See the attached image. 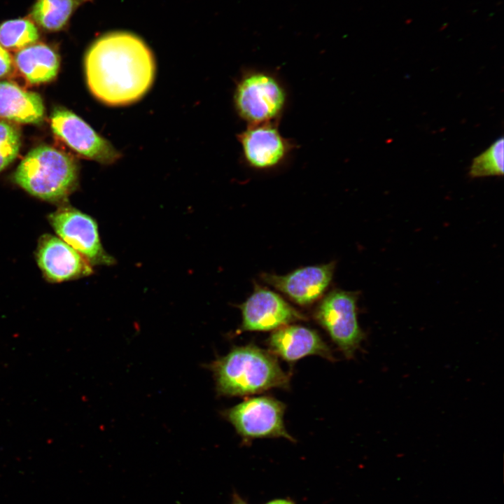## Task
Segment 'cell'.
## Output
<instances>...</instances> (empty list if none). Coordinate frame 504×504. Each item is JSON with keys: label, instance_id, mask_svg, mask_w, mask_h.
<instances>
[{"label": "cell", "instance_id": "cell-1", "mask_svg": "<svg viewBox=\"0 0 504 504\" xmlns=\"http://www.w3.org/2000/svg\"><path fill=\"white\" fill-rule=\"evenodd\" d=\"M85 71L89 89L98 100L125 106L140 99L150 88L155 63L142 39L118 31L92 43L85 54Z\"/></svg>", "mask_w": 504, "mask_h": 504}, {"label": "cell", "instance_id": "cell-2", "mask_svg": "<svg viewBox=\"0 0 504 504\" xmlns=\"http://www.w3.org/2000/svg\"><path fill=\"white\" fill-rule=\"evenodd\" d=\"M207 368L213 373L219 396H245L290 386V375L277 357L252 344L232 347Z\"/></svg>", "mask_w": 504, "mask_h": 504}, {"label": "cell", "instance_id": "cell-3", "mask_svg": "<svg viewBox=\"0 0 504 504\" xmlns=\"http://www.w3.org/2000/svg\"><path fill=\"white\" fill-rule=\"evenodd\" d=\"M78 170L67 154L43 146L32 149L14 173L15 182L30 195L61 203L76 189Z\"/></svg>", "mask_w": 504, "mask_h": 504}, {"label": "cell", "instance_id": "cell-4", "mask_svg": "<svg viewBox=\"0 0 504 504\" xmlns=\"http://www.w3.org/2000/svg\"><path fill=\"white\" fill-rule=\"evenodd\" d=\"M358 292L334 289L318 303L314 317L346 358H352L365 337L358 321Z\"/></svg>", "mask_w": 504, "mask_h": 504}, {"label": "cell", "instance_id": "cell-5", "mask_svg": "<svg viewBox=\"0 0 504 504\" xmlns=\"http://www.w3.org/2000/svg\"><path fill=\"white\" fill-rule=\"evenodd\" d=\"M286 101L285 89L278 78L261 71L243 74L234 94L235 108L249 125L268 122L278 118Z\"/></svg>", "mask_w": 504, "mask_h": 504}, {"label": "cell", "instance_id": "cell-6", "mask_svg": "<svg viewBox=\"0 0 504 504\" xmlns=\"http://www.w3.org/2000/svg\"><path fill=\"white\" fill-rule=\"evenodd\" d=\"M285 410L286 405L281 401L270 396H260L225 410L222 415L245 442L276 438L295 442L284 424Z\"/></svg>", "mask_w": 504, "mask_h": 504}, {"label": "cell", "instance_id": "cell-7", "mask_svg": "<svg viewBox=\"0 0 504 504\" xmlns=\"http://www.w3.org/2000/svg\"><path fill=\"white\" fill-rule=\"evenodd\" d=\"M55 232L64 242L92 265H111L113 258L103 248L95 220L68 206L58 208L48 216Z\"/></svg>", "mask_w": 504, "mask_h": 504}, {"label": "cell", "instance_id": "cell-8", "mask_svg": "<svg viewBox=\"0 0 504 504\" xmlns=\"http://www.w3.org/2000/svg\"><path fill=\"white\" fill-rule=\"evenodd\" d=\"M51 127L70 148L86 158L109 164L120 158L108 140L69 110L55 108L51 115Z\"/></svg>", "mask_w": 504, "mask_h": 504}, {"label": "cell", "instance_id": "cell-9", "mask_svg": "<svg viewBox=\"0 0 504 504\" xmlns=\"http://www.w3.org/2000/svg\"><path fill=\"white\" fill-rule=\"evenodd\" d=\"M239 308L241 331H270L306 317L279 294L256 286Z\"/></svg>", "mask_w": 504, "mask_h": 504}, {"label": "cell", "instance_id": "cell-10", "mask_svg": "<svg viewBox=\"0 0 504 504\" xmlns=\"http://www.w3.org/2000/svg\"><path fill=\"white\" fill-rule=\"evenodd\" d=\"M37 264L50 282H63L88 276L91 265L79 253L59 237L44 234L36 251Z\"/></svg>", "mask_w": 504, "mask_h": 504}, {"label": "cell", "instance_id": "cell-11", "mask_svg": "<svg viewBox=\"0 0 504 504\" xmlns=\"http://www.w3.org/2000/svg\"><path fill=\"white\" fill-rule=\"evenodd\" d=\"M335 263L306 266L285 275L262 274V279L301 306L318 300L329 286Z\"/></svg>", "mask_w": 504, "mask_h": 504}, {"label": "cell", "instance_id": "cell-12", "mask_svg": "<svg viewBox=\"0 0 504 504\" xmlns=\"http://www.w3.org/2000/svg\"><path fill=\"white\" fill-rule=\"evenodd\" d=\"M246 162L251 167L267 169L283 162L291 144L271 122L249 125L238 138Z\"/></svg>", "mask_w": 504, "mask_h": 504}, {"label": "cell", "instance_id": "cell-13", "mask_svg": "<svg viewBox=\"0 0 504 504\" xmlns=\"http://www.w3.org/2000/svg\"><path fill=\"white\" fill-rule=\"evenodd\" d=\"M267 344L272 354L290 363L307 356L335 360L329 346L318 332L302 326L288 324L273 330Z\"/></svg>", "mask_w": 504, "mask_h": 504}, {"label": "cell", "instance_id": "cell-14", "mask_svg": "<svg viewBox=\"0 0 504 504\" xmlns=\"http://www.w3.org/2000/svg\"><path fill=\"white\" fill-rule=\"evenodd\" d=\"M44 116L41 96L13 83L0 82V117L23 123H39Z\"/></svg>", "mask_w": 504, "mask_h": 504}, {"label": "cell", "instance_id": "cell-15", "mask_svg": "<svg viewBox=\"0 0 504 504\" xmlns=\"http://www.w3.org/2000/svg\"><path fill=\"white\" fill-rule=\"evenodd\" d=\"M15 64L31 83H41L52 80L57 75L59 60L56 52L44 43L28 46L15 56Z\"/></svg>", "mask_w": 504, "mask_h": 504}, {"label": "cell", "instance_id": "cell-16", "mask_svg": "<svg viewBox=\"0 0 504 504\" xmlns=\"http://www.w3.org/2000/svg\"><path fill=\"white\" fill-rule=\"evenodd\" d=\"M90 0H36L31 10L33 20L51 31L65 28L73 13Z\"/></svg>", "mask_w": 504, "mask_h": 504}, {"label": "cell", "instance_id": "cell-17", "mask_svg": "<svg viewBox=\"0 0 504 504\" xmlns=\"http://www.w3.org/2000/svg\"><path fill=\"white\" fill-rule=\"evenodd\" d=\"M38 31L29 18L10 20L0 24V44L9 49L24 48L36 42Z\"/></svg>", "mask_w": 504, "mask_h": 504}, {"label": "cell", "instance_id": "cell-18", "mask_svg": "<svg viewBox=\"0 0 504 504\" xmlns=\"http://www.w3.org/2000/svg\"><path fill=\"white\" fill-rule=\"evenodd\" d=\"M504 172V139H497L486 150L475 157L470 167L472 178L503 176Z\"/></svg>", "mask_w": 504, "mask_h": 504}, {"label": "cell", "instance_id": "cell-19", "mask_svg": "<svg viewBox=\"0 0 504 504\" xmlns=\"http://www.w3.org/2000/svg\"><path fill=\"white\" fill-rule=\"evenodd\" d=\"M20 145L19 130L15 126L0 120V172L15 159Z\"/></svg>", "mask_w": 504, "mask_h": 504}, {"label": "cell", "instance_id": "cell-20", "mask_svg": "<svg viewBox=\"0 0 504 504\" xmlns=\"http://www.w3.org/2000/svg\"><path fill=\"white\" fill-rule=\"evenodd\" d=\"M12 58L9 52L0 44V78L11 69Z\"/></svg>", "mask_w": 504, "mask_h": 504}, {"label": "cell", "instance_id": "cell-21", "mask_svg": "<svg viewBox=\"0 0 504 504\" xmlns=\"http://www.w3.org/2000/svg\"><path fill=\"white\" fill-rule=\"evenodd\" d=\"M265 504H295L293 500L285 498H278L270 500Z\"/></svg>", "mask_w": 504, "mask_h": 504}, {"label": "cell", "instance_id": "cell-22", "mask_svg": "<svg viewBox=\"0 0 504 504\" xmlns=\"http://www.w3.org/2000/svg\"><path fill=\"white\" fill-rule=\"evenodd\" d=\"M232 504H247L244 500H242L237 495H235L233 498Z\"/></svg>", "mask_w": 504, "mask_h": 504}]
</instances>
